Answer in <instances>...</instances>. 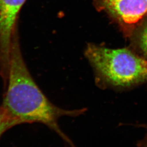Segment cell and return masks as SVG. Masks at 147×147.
<instances>
[{"mask_svg": "<svg viewBox=\"0 0 147 147\" xmlns=\"http://www.w3.org/2000/svg\"><path fill=\"white\" fill-rule=\"evenodd\" d=\"M18 27L12 39L6 91L1 105L11 127L24 123H41L55 132L69 147H76L61 129L58 119L63 116L81 115L86 109H62L43 94L23 58Z\"/></svg>", "mask_w": 147, "mask_h": 147, "instance_id": "obj_1", "label": "cell"}, {"mask_svg": "<svg viewBox=\"0 0 147 147\" xmlns=\"http://www.w3.org/2000/svg\"><path fill=\"white\" fill-rule=\"evenodd\" d=\"M85 53L111 84L124 87L147 81V60L127 49H111L90 44Z\"/></svg>", "mask_w": 147, "mask_h": 147, "instance_id": "obj_2", "label": "cell"}, {"mask_svg": "<svg viewBox=\"0 0 147 147\" xmlns=\"http://www.w3.org/2000/svg\"><path fill=\"white\" fill-rule=\"evenodd\" d=\"M27 0H0V76L8 79L13 36L21 9Z\"/></svg>", "mask_w": 147, "mask_h": 147, "instance_id": "obj_3", "label": "cell"}, {"mask_svg": "<svg viewBox=\"0 0 147 147\" xmlns=\"http://www.w3.org/2000/svg\"><path fill=\"white\" fill-rule=\"evenodd\" d=\"M96 7L105 11L121 26L132 28L147 16V0H93Z\"/></svg>", "mask_w": 147, "mask_h": 147, "instance_id": "obj_4", "label": "cell"}, {"mask_svg": "<svg viewBox=\"0 0 147 147\" xmlns=\"http://www.w3.org/2000/svg\"><path fill=\"white\" fill-rule=\"evenodd\" d=\"M139 44L142 51L147 56V22L144 24L140 33Z\"/></svg>", "mask_w": 147, "mask_h": 147, "instance_id": "obj_5", "label": "cell"}, {"mask_svg": "<svg viewBox=\"0 0 147 147\" xmlns=\"http://www.w3.org/2000/svg\"><path fill=\"white\" fill-rule=\"evenodd\" d=\"M11 128V125L5 116L1 106H0V137L7 130Z\"/></svg>", "mask_w": 147, "mask_h": 147, "instance_id": "obj_6", "label": "cell"}, {"mask_svg": "<svg viewBox=\"0 0 147 147\" xmlns=\"http://www.w3.org/2000/svg\"><path fill=\"white\" fill-rule=\"evenodd\" d=\"M137 147H147V134L142 140L138 142L137 144Z\"/></svg>", "mask_w": 147, "mask_h": 147, "instance_id": "obj_7", "label": "cell"}]
</instances>
